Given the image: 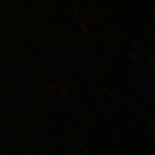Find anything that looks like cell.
Here are the masks:
<instances>
[{
    "mask_svg": "<svg viewBox=\"0 0 155 155\" xmlns=\"http://www.w3.org/2000/svg\"><path fill=\"white\" fill-rule=\"evenodd\" d=\"M3 19H4V14L0 11V20H3Z\"/></svg>",
    "mask_w": 155,
    "mask_h": 155,
    "instance_id": "1",
    "label": "cell"
},
{
    "mask_svg": "<svg viewBox=\"0 0 155 155\" xmlns=\"http://www.w3.org/2000/svg\"><path fill=\"white\" fill-rule=\"evenodd\" d=\"M0 100H1V99H0Z\"/></svg>",
    "mask_w": 155,
    "mask_h": 155,
    "instance_id": "2",
    "label": "cell"
}]
</instances>
